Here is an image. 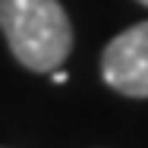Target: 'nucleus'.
Listing matches in <instances>:
<instances>
[{
	"label": "nucleus",
	"mask_w": 148,
	"mask_h": 148,
	"mask_svg": "<svg viewBox=\"0 0 148 148\" xmlns=\"http://www.w3.org/2000/svg\"><path fill=\"white\" fill-rule=\"evenodd\" d=\"M0 29L16 60L35 73L60 69L73 51V29L57 0H0Z\"/></svg>",
	"instance_id": "f257e3e1"
},
{
	"label": "nucleus",
	"mask_w": 148,
	"mask_h": 148,
	"mask_svg": "<svg viewBox=\"0 0 148 148\" xmlns=\"http://www.w3.org/2000/svg\"><path fill=\"white\" fill-rule=\"evenodd\" d=\"M101 76L126 98H148V22L120 32L104 47Z\"/></svg>",
	"instance_id": "f03ea898"
},
{
	"label": "nucleus",
	"mask_w": 148,
	"mask_h": 148,
	"mask_svg": "<svg viewBox=\"0 0 148 148\" xmlns=\"http://www.w3.org/2000/svg\"><path fill=\"white\" fill-rule=\"evenodd\" d=\"M51 73H54V82H57V85H60V82H66V79H69V76H66V73H60V69H51Z\"/></svg>",
	"instance_id": "7ed1b4c3"
},
{
	"label": "nucleus",
	"mask_w": 148,
	"mask_h": 148,
	"mask_svg": "<svg viewBox=\"0 0 148 148\" xmlns=\"http://www.w3.org/2000/svg\"><path fill=\"white\" fill-rule=\"evenodd\" d=\"M139 3H145V6H148V0H139Z\"/></svg>",
	"instance_id": "20e7f679"
}]
</instances>
